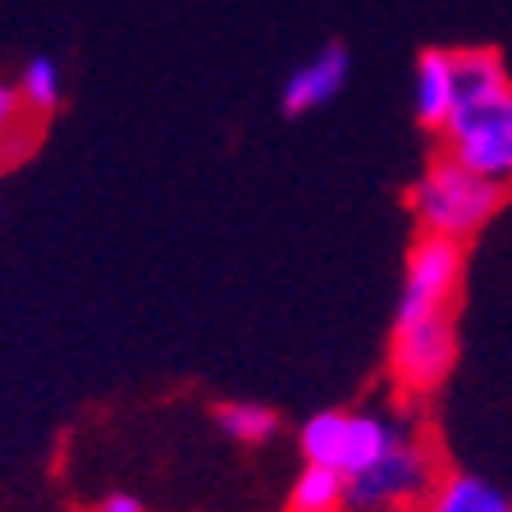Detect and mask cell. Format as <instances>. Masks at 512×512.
<instances>
[{
  "mask_svg": "<svg viewBox=\"0 0 512 512\" xmlns=\"http://www.w3.org/2000/svg\"><path fill=\"white\" fill-rule=\"evenodd\" d=\"M448 156L512 188V78L499 51H458V106L444 124Z\"/></svg>",
  "mask_w": 512,
  "mask_h": 512,
  "instance_id": "6da1fadb",
  "label": "cell"
},
{
  "mask_svg": "<svg viewBox=\"0 0 512 512\" xmlns=\"http://www.w3.org/2000/svg\"><path fill=\"white\" fill-rule=\"evenodd\" d=\"M407 202H412V215H416V224H421V234L467 247L471 238L499 215L503 188L444 151V156L430 160L426 174L412 183V197H407Z\"/></svg>",
  "mask_w": 512,
  "mask_h": 512,
  "instance_id": "7a4b0ae2",
  "label": "cell"
},
{
  "mask_svg": "<svg viewBox=\"0 0 512 512\" xmlns=\"http://www.w3.org/2000/svg\"><path fill=\"white\" fill-rule=\"evenodd\" d=\"M28 115L32 110L23 106V96H19V87H10V83H0V156L10 147H28Z\"/></svg>",
  "mask_w": 512,
  "mask_h": 512,
  "instance_id": "4fadbf2b",
  "label": "cell"
},
{
  "mask_svg": "<svg viewBox=\"0 0 512 512\" xmlns=\"http://www.w3.org/2000/svg\"><path fill=\"white\" fill-rule=\"evenodd\" d=\"M403 430L407 426L389 412H316L302 426V458L307 467L339 471L343 480H352L375 467Z\"/></svg>",
  "mask_w": 512,
  "mask_h": 512,
  "instance_id": "3957f363",
  "label": "cell"
},
{
  "mask_svg": "<svg viewBox=\"0 0 512 512\" xmlns=\"http://www.w3.org/2000/svg\"><path fill=\"white\" fill-rule=\"evenodd\" d=\"M458 362V325L453 311H426V316H394L389 339V371L403 394H435Z\"/></svg>",
  "mask_w": 512,
  "mask_h": 512,
  "instance_id": "277c9868",
  "label": "cell"
},
{
  "mask_svg": "<svg viewBox=\"0 0 512 512\" xmlns=\"http://www.w3.org/2000/svg\"><path fill=\"white\" fill-rule=\"evenodd\" d=\"M426 512H512L508 494L476 471H444L430 490Z\"/></svg>",
  "mask_w": 512,
  "mask_h": 512,
  "instance_id": "9c48e42d",
  "label": "cell"
},
{
  "mask_svg": "<svg viewBox=\"0 0 512 512\" xmlns=\"http://www.w3.org/2000/svg\"><path fill=\"white\" fill-rule=\"evenodd\" d=\"M215 421H220V430L229 439H238V444H266L279 430V416L261 403H220L215 407Z\"/></svg>",
  "mask_w": 512,
  "mask_h": 512,
  "instance_id": "7c38bea8",
  "label": "cell"
},
{
  "mask_svg": "<svg viewBox=\"0 0 512 512\" xmlns=\"http://www.w3.org/2000/svg\"><path fill=\"white\" fill-rule=\"evenodd\" d=\"M416 119L444 133L458 106V51H421L416 60Z\"/></svg>",
  "mask_w": 512,
  "mask_h": 512,
  "instance_id": "ba28073f",
  "label": "cell"
},
{
  "mask_svg": "<svg viewBox=\"0 0 512 512\" xmlns=\"http://www.w3.org/2000/svg\"><path fill=\"white\" fill-rule=\"evenodd\" d=\"M348 46L330 42V46H320L311 60H302L293 74H288L284 83V115H307V110L325 106V101H334V96L343 92V83H348Z\"/></svg>",
  "mask_w": 512,
  "mask_h": 512,
  "instance_id": "52a82bcc",
  "label": "cell"
},
{
  "mask_svg": "<svg viewBox=\"0 0 512 512\" xmlns=\"http://www.w3.org/2000/svg\"><path fill=\"white\" fill-rule=\"evenodd\" d=\"M435 485H439L435 453L426 448L421 435L403 430L398 444L389 448L375 467H366L362 476L348 480V508L352 512H394L416 499H430Z\"/></svg>",
  "mask_w": 512,
  "mask_h": 512,
  "instance_id": "5b68a950",
  "label": "cell"
},
{
  "mask_svg": "<svg viewBox=\"0 0 512 512\" xmlns=\"http://www.w3.org/2000/svg\"><path fill=\"white\" fill-rule=\"evenodd\" d=\"M343 503H348V480L325 467H307L288 494V512H339Z\"/></svg>",
  "mask_w": 512,
  "mask_h": 512,
  "instance_id": "30bf717a",
  "label": "cell"
},
{
  "mask_svg": "<svg viewBox=\"0 0 512 512\" xmlns=\"http://www.w3.org/2000/svg\"><path fill=\"white\" fill-rule=\"evenodd\" d=\"M462 275H467V252L462 243L421 234L407 252L403 270V298H398V316H426V311H453L458 302Z\"/></svg>",
  "mask_w": 512,
  "mask_h": 512,
  "instance_id": "8992f818",
  "label": "cell"
},
{
  "mask_svg": "<svg viewBox=\"0 0 512 512\" xmlns=\"http://www.w3.org/2000/svg\"><path fill=\"white\" fill-rule=\"evenodd\" d=\"M19 96H23V106H28L32 115H51V110L60 106V96H64L60 64H55L51 55H32V60L23 64V74H19Z\"/></svg>",
  "mask_w": 512,
  "mask_h": 512,
  "instance_id": "8fae6325",
  "label": "cell"
},
{
  "mask_svg": "<svg viewBox=\"0 0 512 512\" xmlns=\"http://www.w3.org/2000/svg\"><path fill=\"white\" fill-rule=\"evenodd\" d=\"M92 512H147V508H142V503L133 499V494H106V499L96 503Z\"/></svg>",
  "mask_w": 512,
  "mask_h": 512,
  "instance_id": "5bb4252c",
  "label": "cell"
}]
</instances>
